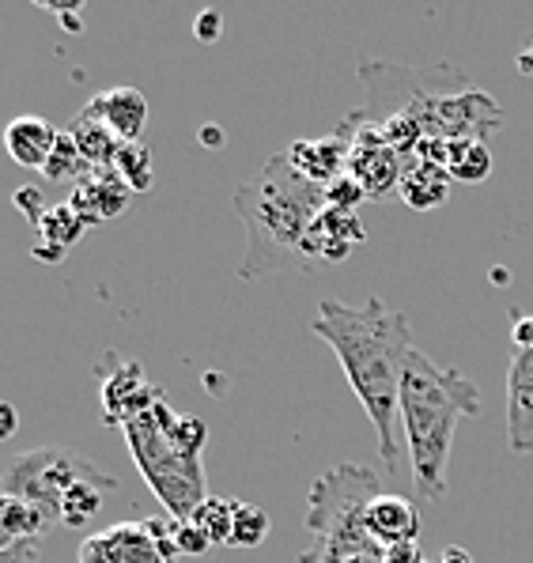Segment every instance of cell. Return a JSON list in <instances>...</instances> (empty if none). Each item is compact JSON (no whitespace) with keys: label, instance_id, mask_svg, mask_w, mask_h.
I'll use <instances>...</instances> for the list:
<instances>
[{"label":"cell","instance_id":"35","mask_svg":"<svg viewBox=\"0 0 533 563\" xmlns=\"http://www.w3.org/2000/svg\"><path fill=\"white\" fill-rule=\"evenodd\" d=\"M435 563H477V560H473L466 549H458V544H451V549H443V552H440V560H435Z\"/></svg>","mask_w":533,"mask_h":563},{"label":"cell","instance_id":"16","mask_svg":"<svg viewBox=\"0 0 533 563\" xmlns=\"http://www.w3.org/2000/svg\"><path fill=\"white\" fill-rule=\"evenodd\" d=\"M57 144V129L49 125L46 118H34V114H23V118H12L4 125V152L12 163L27 170H42Z\"/></svg>","mask_w":533,"mask_h":563},{"label":"cell","instance_id":"17","mask_svg":"<svg viewBox=\"0 0 533 563\" xmlns=\"http://www.w3.org/2000/svg\"><path fill=\"white\" fill-rule=\"evenodd\" d=\"M91 107L99 110V118L107 121L110 129H114L118 141L141 144L144 125H148V99H144V91H136V88L102 91L91 99Z\"/></svg>","mask_w":533,"mask_h":563},{"label":"cell","instance_id":"20","mask_svg":"<svg viewBox=\"0 0 533 563\" xmlns=\"http://www.w3.org/2000/svg\"><path fill=\"white\" fill-rule=\"evenodd\" d=\"M49 526L54 522H49L38 507L0 492V552L12 549V544H23V541H42V537L49 533Z\"/></svg>","mask_w":533,"mask_h":563},{"label":"cell","instance_id":"6","mask_svg":"<svg viewBox=\"0 0 533 563\" xmlns=\"http://www.w3.org/2000/svg\"><path fill=\"white\" fill-rule=\"evenodd\" d=\"M378 496V476L364 465H337L318 476L307 507V530L325 552H375L378 544L364 530V510ZM386 552V549H382Z\"/></svg>","mask_w":533,"mask_h":563},{"label":"cell","instance_id":"34","mask_svg":"<svg viewBox=\"0 0 533 563\" xmlns=\"http://www.w3.org/2000/svg\"><path fill=\"white\" fill-rule=\"evenodd\" d=\"M197 141H201L209 152H216V148H223V141H227V133H223L220 125H201V133H197Z\"/></svg>","mask_w":533,"mask_h":563},{"label":"cell","instance_id":"32","mask_svg":"<svg viewBox=\"0 0 533 563\" xmlns=\"http://www.w3.org/2000/svg\"><path fill=\"white\" fill-rule=\"evenodd\" d=\"M34 560H38V541H23L0 552V563H34Z\"/></svg>","mask_w":533,"mask_h":563},{"label":"cell","instance_id":"28","mask_svg":"<svg viewBox=\"0 0 533 563\" xmlns=\"http://www.w3.org/2000/svg\"><path fill=\"white\" fill-rule=\"evenodd\" d=\"M170 526H175V544L182 556H204V552H212L216 544L209 541V533L201 530V526H193L189 518H182V522H175L170 518Z\"/></svg>","mask_w":533,"mask_h":563},{"label":"cell","instance_id":"21","mask_svg":"<svg viewBox=\"0 0 533 563\" xmlns=\"http://www.w3.org/2000/svg\"><path fill=\"white\" fill-rule=\"evenodd\" d=\"M42 175H46V181H57V186H80V181L91 175L88 159H84L80 144L73 141L68 129L65 133H57V144H54V152H49Z\"/></svg>","mask_w":533,"mask_h":563},{"label":"cell","instance_id":"27","mask_svg":"<svg viewBox=\"0 0 533 563\" xmlns=\"http://www.w3.org/2000/svg\"><path fill=\"white\" fill-rule=\"evenodd\" d=\"M367 201V194H364V186H359L356 178L345 175V178H337L333 186H325V205L330 208H341V212H356L359 205Z\"/></svg>","mask_w":533,"mask_h":563},{"label":"cell","instance_id":"3","mask_svg":"<svg viewBox=\"0 0 533 563\" xmlns=\"http://www.w3.org/2000/svg\"><path fill=\"white\" fill-rule=\"evenodd\" d=\"M322 208L325 189L299 175L284 152L273 155L262 175L235 189V212L246 228L238 280L254 284L280 268H311L303 262V235Z\"/></svg>","mask_w":533,"mask_h":563},{"label":"cell","instance_id":"11","mask_svg":"<svg viewBox=\"0 0 533 563\" xmlns=\"http://www.w3.org/2000/svg\"><path fill=\"white\" fill-rule=\"evenodd\" d=\"M80 563H163L156 537L148 530V518L118 522L110 530L88 537L76 552Z\"/></svg>","mask_w":533,"mask_h":563},{"label":"cell","instance_id":"15","mask_svg":"<svg viewBox=\"0 0 533 563\" xmlns=\"http://www.w3.org/2000/svg\"><path fill=\"white\" fill-rule=\"evenodd\" d=\"M129 197H133V189H129L114 170H91L80 186H73L68 205L95 228V223H102V220H118L129 208Z\"/></svg>","mask_w":533,"mask_h":563},{"label":"cell","instance_id":"25","mask_svg":"<svg viewBox=\"0 0 533 563\" xmlns=\"http://www.w3.org/2000/svg\"><path fill=\"white\" fill-rule=\"evenodd\" d=\"M114 175L125 181L133 194H144V189H152V152L141 144H122V152H118V163H114Z\"/></svg>","mask_w":533,"mask_h":563},{"label":"cell","instance_id":"23","mask_svg":"<svg viewBox=\"0 0 533 563\" xmlns=\"http://www.w3.org/2000/svg\"><path fill=\"white\" fill-rule=\"evenodd\" d=\"M88 231H91V223L84 220V216L76 212L68 201H62V205H54L46 216H42L38 242H54V246H62V250H73L76 242L88 235Z\"/></svg>","mask_w":533,"mask_h":563},{"label":"cell","instance_id":"38","mask_svg":"<svg viewBox=\"0 0 533 563\" xmlns=\"http://www.w3.org/2000/svg\"><path fill=\"white\" fill-rule=\"evenodd\" d=\"M511 280V273H507V268H492V284H507Z\"/></svg>","mask_w":533,"mask_h":563},{"label":"cell","instance_id":"9","mask_svg":"<svg viewBox=\"0 0 533 563\" xmlns=\"http://www.w3.org/2000/svg\"><path fill=\"white\" fill-rule=\"evenodd\" d=\"M348 118H352V125H356V133H352L348 175L356 178L359 186H364L367 201H382L386 194H393V189L401 186V175H406V159H401V155L393 152L371 125H367L359 110H352Z\"/></svg>","mask_w":533,"mask_h":563},{"label":"cell","instance_id":"4","mask_svg":"<svg viewBox=\"0 0 533 563\" xmlns=\"http://www.w3.org/2000/svg\"><path fill=\"white\" fill-rule=\"evenodd\" d=\"M480 412V389L462 371L443 367L412 344L401 375V428L409 439V465L417 496L427 504L446 499L454 431L466 416Z\"/></svg>","mask_w":533,"mask_h":563},{"label":"cell","instance_id":"19","mask_svg":"<svg viewBox=\"0 0 533 563\" xmlns=\"http://www.w3.org/2000/svg\"><path fill=\"white\" fill-rule=\"evenodd\" d=\"M451 170L440 167V163L427 159H409L406 175H401V201H406L412 212H427V208H440L451 197Z\"/></svg>","mask_w":533,"mask_h":563},{"label":"cell","instance_id":"30","mask_svg":"<svg viewBox=\"0 0 533 563\" xmlns=\"http://www.w3.org/2000/svg\"><path fill=\"white\" fill-rule=\"evenodd\" d=\"M220 31H223V15L220 12H201L197 15V23H193V34H197V42H204V46H209V42H216L220 38Z\"/></svg>","mask_w":533,"mask_h":563},{"label":"cell","instance_id":"2","mask_svg":"<svg viewBox=\"0 0 533 563\" xmlns=\"http://www.w3.org/2000/svg\"><path fill=\"white\" fill-rule=\"evenodd\" d=\"M359 80L367 102L359 107L364 121L406 114L417 121L424 141H485L503 129V107L480 91L462 68L446 65H393V60H364Z\"/></svg>","mask_w":533,"mask_h":563},{"label":"cell","instance_id":"31","mask_svg":"<svg viewBox=\"0 0 533 563\" xmlns=\"http://www.w3.org/2000/svg\"><path fill=\"white\" fill-rule=\"evenodd\" d=\"M15 431H20V409H15L12 401H4V397H0V443H8Z\"/></svg>","mask_w":533,"mask_h":563},{"label":"cell","instance_id":"12","mask_svg":"<svg viewBox=\"0 0 533 563\" xmlns=\"http://www.w3.org/2000/svg\"><path fill=\"white\" fill-rule=\"evenodd\" d=\"M364 242H367V231L356 212H341V208L325 205L303 235V262L307 265L345 262L352 250H359Z\"/></svg>","mask_w":533,"mask_h":563},{"label":"cell","instance_id":"26","mask_svg":"<svg viewBox=\"0 0 533 563\" xmlns=\"http://www.w3.org/2000/svg\"><path fill=\"white\" fill-rule=\"evenodd\" d=\"M269 537V515L254 504H238L231 526V549H257Z\"/></svg>","mask_w":533,"mask_h":563},{"label":"cell","instance_id":"22","mask_svg":"<svg viewBox=\"0 0 533 563\" xmlns=\"http://www.w3.org/2000/svg\"><path fill=\"white\" fill-rule=\"evenodd\" d=\"M446 170L454 181H466V186H480L492 175V152L485 141H454L451 155H446Z\"/></svg>","mask_w":533,"mask_h":563},{"label":"cell","instance_id":"5","mask_svg":"<svg viewBox=\"0 0 533 563\" xmlns=\"http://www.w3.org/2000/svg\"><path fill=\"white\" fill-rule=\"evenodd\" d=\"M178 416L182 412L159 401L156 409L125 423V443L133 450V462L144 476V484L167 510V518L182 522L209 499V481H204L201 454L186 450L175 439Z\"/></svg>","mask_w":533,"mask_h":563},{"label":"cell","instance_id":"18","mask_svg":"<svg viewBox=\"0 0 533 563\" xmlns=\"http://www.w3.org/2000/svg\"><path fill=\"white\" fill-rule=\"evenodd\" d=\"M68 133H73V141L80 144V152H84V159H88L91 170H114L118 152H122V141H118L114 129L99 118V110H95L91 102L73 118Z\"/></svg>","mask_w":533,"mask_h":563},{"label":"cell","instance_id":"8","mask_svg":"<svg viewBox=\"0 0 533 563\" xmlns=\"http://www.w3.org/2000/svg\"><path fill=\"white\" fill-rule=\"evenodd\" d=\"M99 405H102V423L107 428H125L136 416L156 409L163 389L144 375V367L136 360H118L114 352H107V363H99Z\"/></svg>","mask_w":533,"mask_h":563},{"label":"cell","instance_id":"36","mask_svg":"<svg viewBox=\"0 0 533 563\" xmlns=\"http://www.w3.org/2000/svg\"><path fill=\"white\" fill-rule=\"evenodd\" d=\"M514 68H519L522 76H533V46H530V49H522V54L514 57Z\"/></svg>","mask_w":533,"mask_h":563},{"label":"cell","instance_id":"1","mask_svg":"<svg viewBox=\"0 0 533 563\" xmlns=\"http://www.w3.org/2000/svg\"><path fill=\"white\" fill-rule=\"evenodd\" d=\"M314 336H322L341 360L352 394L364 405L378 435L386 473H398L401 465V375L412 349L409 318L390 310L382 299H367L348 307L341 299H325L311 322Z\"/></svg>","mask_w":533,"mask_h":563},{"label":"cell","instance_id":"37","mask_svg":"<svg viewBox=\"0 0 533 563\" xmlns=\"http://www.w3.org/2000/svg\"><path fill=\"white\" fill-rule=\"evenodd\" d=\"M57 20H62V27L68 34H80L84 31V23H80V15H76V12H65V15H57Z\"/></svg>","mask_w":533,"mask_h":563},{"label":"cell","instance_id":"14","mask_svg":"<svg viewBox=\"0 0 533 563\" xmlns=\"http://www.w3.org/2000/svg\"><path fill=\"white\" fill-rule=\"evenodd\" d=\"M364 530L378 549L412 544L420 537V510L409 496H398V492H378L364 510Z\"/></svg>","mask_w":533,"mask_h":563},{"label":"cell","instance_id":"10","mask_svg":"<svg viewBox=\"0 0 533 563\" xmlns=\"http://www.w3.org/2000/svg\"><path fill=\"white\" fill-rule=\"evenodd\" d=\"M352 133H356V125H352V118L345 114V121H341L330 136H318V141H296L284 155H288V163L307 181H314V186L325 189V186H333L337 178L348 175Z\"/></svg>","mask_w":533,"mask_h":563},{"label":"cell","instance_id":"33","mask_svg":"<svg viewBox=\"0 0 533 563\" xmlns=\"http://www.w3.org/2000/svg\"><path fill=\"white\" fill-rule=\"evenodd\" d=\"M65 254H68V250L54 246V242H34V246H31V257H34V262H46V265H57Z\"/></svg>","mask_w":533,"mask_h":563},{"label":"cell","instance_id":"24","mask_svg":"<svg viewBox=\"0 0 533 563\" xmlns=\"http://www.w3.org/2000/svg\"><path fill=\"white\" fill-rule=\"evenodd\" d=\"M235 510H238V499H220V496H209L201 507L189 515V522L201 526L209 533L212 544H231V526H235Z\"/></svg>","mask_w":533,"mask_h":563},{"label":"cell","instance_id":"13","mask_svg":"<svg viewBox=\"0 0 533 563\" xmlns=\"http://www.w3.org/2000/svg\"><path fill=\"white\" fill-rule=\"evenodd\" d=\"M507 450L533 454V349H514L507 363Z\"/></svg>","mask_w":533,"mask_h":563},{"label":"cell","instance_id":"29","mask_svg":"<svg viewBox=\"0 0 533 563\" xmlns=\"http://www.w3.org/2000/svg\"><path fill=\"white\" fill-rule=\"evenodd\" d=\"M12 205L20 208V212H23V220L34 223V228H38V223H42V216L49 212L46 201H42V189H38V186H23V189H15V194H12Z\"/></svg>","mask_w":533,"mask_h":563},{"label":"cell","instance_id":"7","mask_svg":"<svg viewBox=\"0 0 533 563\" xmlns=\"http://www.w3.org/2000/svg\"><path fill=\"white\" fill-rule=\"evenodd\" d=\"M95 476H102V470H95L91 462H84V457L73 454V450L42 446V450H27V454L8 462V470L0 473V492L38 507L49 522L62 526L65 496L76 488V484L95 481Z\"/></svg>","mask_w":533,"mask_h":563}]
</instances>
